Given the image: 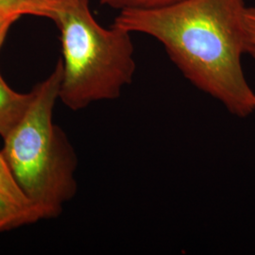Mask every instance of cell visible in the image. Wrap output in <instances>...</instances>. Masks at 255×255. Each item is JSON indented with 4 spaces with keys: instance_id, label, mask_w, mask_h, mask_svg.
I'll return each mask as SVG.
<instances>
[{
    "instance_id": "obj_1",
    "label": "cell",
    "mask_w": 255,
    "mask_h": 255,
    "mask_svg": "<svg viewBox=\"0 0 255 255\" xmlns=\"http://www.w3.org/2000/svg\"><path fill=\"white\" fill-rule=\"evenodd\" d=\"M244 0H181L159 9L120 10L114 25L153 37L184 78L238 118L255 112L241 64Z\"/></svg>"
},
{
    "instance_id": "obj_3",
    "label": "cell",
    "mask_w": 255,
    "mask_h": 255,
    "mask_svg": "<svg viewBox=\"0 0 255 255\" xmlns=\"http://www.w3.org/2000/svg\"><path fill=\"white\" fill-rule=\"evenodd\" d=\"M53 21L64 65L59 99L73 111L119 99L136 70L130 32L114 24L102 27L89 0H58Z\"/></svg>"
},
{
    "instance_id": "obj_8",
    "label": "cell",
    "mask_w": 255,
    "mask_h": 255,
    "mask_svg": "<svg viewBox=\"0 0 255 255\" xmlns=\"http://www.w3.org/2000/svg\"><path fill=\"white\" fill-rule=\"evenodd\" d=\"M181 0H101L102 5L109 6L113 9L125 10V9H159L172 5Z\"/></svg>"
},
{
    "instance_id": "obj_2",
    "label": "cell",
    "mask_w": 255,
    "mask_h": 255,
    "mask_svg": "<svg viewBox=\"0 0 255 255\" xmlns=\"http://www.w3.org/2000/svg\"><path fill=\"white\" fill-rule=\"evenodd\" d=\"M64 75L60 60L53 72L34 87L25 117L8 136L2 154L20 188L43 219L57 217L77 191V156L52 115Z\"/></svg>"
},
{
    "instance_id": "obj_7",
    "label": "cell",
    "mask_w": 255,
    "mask_h": 255,
    "mask_svg": "<svg viewBox=\"0 0 255 255\" xmlns=\"http://www.w3.org/2000/svg\"><path fill=\"white\" fill-rule=\"evenodd\" d=\"M0 192L22 207L35 208L20 188L2 152L0 153Z\"/></svg>"
},
{
    "instance_id": "obj_9",
    "label": "cell",
    "mask_w": 255,
    "mask_h": 255,
    "mask_svg": "<svg viewBox=\"0 0 255 255\" xmlns=\"http://www.w3.org/2000/svg\"><path fill=\"white\" fill-rule=\"evenodd\" d=\"M245 53L255 60V7H247L245 11Z\"/></svg>"
},
{
    "instance_id": "obj_6",
    "label": "cell",
    "mask_w": 255,
    "mask_h": 255,
    "mask_svg": "<svg viewBox=\"0 0 255 255\" xmlns=\"http://www.w3.org/2000/svg\"><path fill=\"white\" fill-rule=\"evenodd\" d=\"M43 219L36 208L22 207L0 192V231L16 228Z\"/></svg>"
},
{
    "instance_id": "obj_4",
    "label": "cell",
    "mask_w": 255,
    "mask_h": 255,
    "mask_svg": "<svg viewBox=\"0 0 255 255\" xmlns=\"http://www.w3.org/2000/svg\"><path fill=\"white\" fill-rule=\"evenodd\" d=\"M34 99V91H13L0 74V135L5 139L25 117Z\"/></svg>"
},
{
    "instance_id": "obj_5",
    "label": "cell",
    "mask_w": 255,
    "mask_h": 255,
    "mask_svg": "<svg viewBox=\"0 0 255 255\" xmlns=\"http://www.w3.org/2000/svg\"><path fill=\"white\" fill-rule=\"evenodd\" d=\"M58 0H0V16L34 15L53 20Z\"/></svg>"
},
{
    "instance_id": "obj_10",
    "label": "cell",
    "mask_w": 255,
    "mask_h": 255,
    "mask_svg": "<svg viewBox=\"0 0 255 255\" xmlns=\"http://www.w3.org/2000/svg\"><path fill=\"white\" fill-rule=\"evenodd\" d=\"M18 19L15 16H0V47L6 38L9 27Z\"/></svg>"
}]
</instances>
